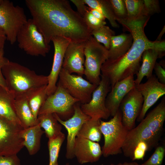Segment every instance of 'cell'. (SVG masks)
I'll return each mask as SVG.
<instances>
[{"instance_id":"7402d4cb","label":"cell","mask_w":165,"mask_h":165,"mask_svg":"<svg viewBox=\"0 0 165 165\" xmlns=\"http://www.w3.org/2000/svg\"><path fill=\"white\" fill-rule=\"evenodd\" d=\"M133 38L131 33H122L112 36L108 50V59L115 60L126 53L131 47Z\"/></svg>"},{"instance_id":"74e56055","label":"cell","mask_w":165,"mask_h":165,"mask_svg":"<svg viewBox=\"0 0 165 165\" xmlns=\"http://www.w3.org/2000/svg\"><path fill=\"white\" fill-rule=\"evenodd\" d=\"M154 69L156 76L159 81L161 83L165 84V65L163 61L159 62H156Z\"/></svg>"},{"instance_id":"5bb4252c","label":"cell","mask_w":165,"mask_h":165,"mask_svg":"<svg viewBox=\"0 0 165 165\" xmlns=\"http://www.w3.org/2000/svg\"><path fill=\"white\" fill-rule=\"evenodd\" d=\"M144 83L136 85V88L142 96L143 103L140 113L137 119L140 122L149 108L165 94V84L160 83L155 75Z\"/></svg>"},{"instance_id":"7bdbcfd3","label":"cell","mask_w":165,"mask_h":165,"mask_svg":"<svg viewBox=\"0 0 165 165\" xmlns=\"http://www.w3.org/2000/svg\"><path fill=\"white\" fill-rule=\"evenodd\" d=\"M6 40H7V38L5 34L4 31L0 27V50L4 49Z\"/></svg>"},{"instance_id":"b9f144b4","label":"cell","mask_w":165,"mask_h":165,"mask_svg":"<svg viewBox=\"0 0 165 165\" xmlns=\"http://www.w3.org/2000/svg\"><path fill=\"white\" fill-rule=\"evenodd\" d=\"M88 10L96 18L105 21L106 18L99 11L95 9H92L88 7Z\"/></svg>"},{"instance_id":"ba28073f","label":"cell","mask_w":165,"mask_h":165,"mask_svg":"<svg viewBox=\"0 0 165 165\" xmlns=\"http://www.w3.org/2000/svg\"><path fill=\"white\" fill-rule=\"evenodd\" d=\"M79 101L70 95L59 82L54 93L48 96L38 115L55 113L62 120L71 118L74 113V105Z\"/></svg>"},{"instance_id":"8992f818","label":"cell","mask_w":165,"mask_h":165,"mask_svg":"<svg viewBox=\"0 0 165 165\" xmlns=\"http://www.w3.org/2000/svg\"><path fill=\"white\" fill-rule=\"evenodd\" d=\"M27 20L22 7L9 0H2L0 4V27L11 44L16 41L18 33Z\"/></svg>"},{"instance_id":"c3c4849f","label":"cell","mask_w":165,"mask_h":165,"mask_svg":"<svg viewBox=\"0 0 165 165\" xmlns=\"http://www.w3.org/2000/svg\"><path fill=\"white\" fill-rule=\"evenodd\" d=\"M66 165H70L68 163H67L66 164Z\"/></svg>"},{"instance_id":"ffe728a7","label":"cell","mask_w":165,"mask_h":165,"mask_svg":"<svg viewBox=\"0 0 165 165\" xmlns=\"http://www.w3.org/2000/svg\"><path fill=\"white\" fill-rule=\"evenodd\" d=\"M164 55L155 49H148L144 51L141 57L142 63L136 74L137 77L134 80L136 85L141 83L144 77L148 79L152 75L157 59L162 58Z\"/></svg>"},{"instance_id":"277c9868","label":"cell","mask_w":165,"mask_h":165,"mask_svg":"<svg viewBox=\"0 0 165 165\" xmlns=\"http://www.w3.org/2000/svg\"><path fill=\"white\" fill-rule=\"evenodd\" d=\"M112 117L108 121L100 120V129L104 138L101 150L105 157L122 152V148L129 131L123 124L119 109Z\"/></svg>"},{"instance_id":"1f68e13d","label":"cell","mask_w":165,"mask_h":165,"mask_svg":"<svg viewBox=\"0 0 165 165\" xmlns=\"http://www.w3.org/2000/svg\"><path fill=\"white\" fill-rule=\"evenodd\" d=\"M115 34L114 31L105 25L92 31L91 33V35L95 39L99 42L103 44L108 50L109 48L111 38Z\"/></svg>"},{"instance_id":"cb8c5ba5","label":"cell","mask_w":165,"mask_h":165,"mask_svg":"<svg viewBox=\"0 0 165 165\" xmlns=\"http://www.w3.org/2000/svg\"><path fill=\"white\" fill-rule=\"evenodd\" d=\"M39 123L26 129H23L20 133L25 146L31 155L36 154L40 148L41 140L44 131L42 130Z\"/></svg>"},{"instance_id":"4316f807","label":"cell","mask_w":165,"mask_h":165,"mask_svg":"<svg viewBox=\"0 0 165 165\" xmlns=\"http://www.w3.org/2000/svg\"><path fill=\"white\" fill-rule=\"evenodd\" d=\"M37 118L40 127L44 129L46 136L49 139L57 136L62 133L61 125L53 113L39 115Z\"/></svg>"},{"instance_id":"83f0119b","label":"cell","mask_w":165,"mask_h":165,"mask_svg":"<svg viewBox=\"0 0 165 165\" xmlns=\"http://www.w3.org/2000/svg\"><path fill=\"white\" fill-rule=\"evenodd\" d=\"M100 120L90 118L87 120L82 125L76 137L99 142L102 135L100 129Z\"/></svg>"},{"instance_id":"f1b7e54d","label":"cell","mask_w":165,"mask_h":165,"mask_svg":"<svg viewBox=\"0 0 165 165\" xmlns=\"http://www.w3.org/2000/svg\"><path fill=\"white\" fill-rule=\"evenodd\" d=\"M89 7L97 9L101 12L109 21L111 26L119 28L116 18L108 0H84Z\"/></svg>"},{"instance_id":"7dc6e473","label":"cell","mask_w":165,"mask_h":165,"mask_svg":"<svg viewBox=\"0 0 165 165\" xmlns=\"http://www.w3.org/2000/svg\"><path fill=\"white\" fill-rule=\"evenodd\" d=\"M3 0H0V4L2 3Z\"/></svg>"},{"instance_id":"f6af8a7d","label":"cell","mask_w":165,"mask_h":165,"mask_svg":"<svg viewBox=\"0 0 165 165\" xmlns=\"http://www.w3.org/2000/svg\"><path fill=\"white\" fill-rule=\"evenodd\" d=\"M110 165H135V162H124L123 163H119L116 164L112 163Z\"/></svg>"},{"instance_id":"484cf974","label":"cell","mask_w":165,"mask_h":165,"mask_svg":"<svg viewBox=\"0 0 165 165\" xmlns=\"http://www.w3.org/2000/svg\"><path fill=\"white\" fill-rule=\"evenodd\" d=\"M47 85L33 90L25 95L28 102L33 115L36 119L39 110L46 100Z\"/></svg>"},{"instance_id":"e575fe53","label":"cell","mask_w":165,"mask_h":165,"mask_svg":"<svg viewBox=\"0 0 165 165\" xmlns=\"http://www.w3.org/2000/svg\"><path fill=\"white\" fill-rule=\"evenodd\" d=\"M143 15L149 17L160 12L159 1L158 0H143Z\"/></svg>"},{"instance_id":"836d02e7","label":"cell","mask_w":165,"mask_h":165,"mask_svg":"<svg viewBox=\"0 0 165 165\" xmlns=\"http://www.w3.org/2000/svg\"><path fill=\"white\" fill-rule=\"evenodd\" d=\"M165 149L163 146L157 147L150 158L141 165H161L164 159Z\"/></svg>"},{"instance_id":"4dcf8cb0","label":"cell","mask_w":165,"mask_h":165,"mask_svg":"<svg viewBox=\"0 0 165 165\" xmlns=\"http://www.w3.org/2000/svg\"><path fill=\"white\" fill-rule=\"evenodd\" d=\"M124 1L127 13V20H134L145 16L143 13V0H124Z\"/></svg>"},{"instance_id":"9a60e30c","label":"cell","mask_w":165,"mask_h":165,"mask_svg":"<svg viewBox=\"0 0 165 165\" xmlns=\"http://www.w3.org/2000/svg\"><path fill=\"white\" fill-rule=\"evenodd\" d=\"M144 100L142 95L135 87L124 97L119 107L123 125L130 130L135 127V121L139 115Z\"/></svg>"},{"instance_id":"d4e9b609","label":"cell","mask_w":165,"mask_h":165,"mask_svg":"<svg viewBox=\"0 0 165 165\" xmlns=\"http://www.w3.org/2000/svg\"><path fill=\"white\" fill-rule=\"evenodd\" d=\"M14 106L16 113L21 126L26 129L38 123L33 115L25 95L15 98Z\"/></svg>"},{"instance_id":"e0dca14e","label":"cell","mask_w":165,"mask_h":165,"mask_svg":"<svg viewBox=\"0 0 165 165\" xmlns=\"http://www.w3.org/2000/svg\"><path fill=\"white\" fill-rule=\"evenodd\" d=\"M86 42H70L66 49L62 68L70 74L75 73L82 76L84 75Z\"/></svg>"},{"instance_id":"603a6c76","label":"cell","mask_w":165,"mask_h":165,"mask_svg":"<svg viewBox=\"0 0 165 165\" xmlns=\"http://www.w3.org/2000/svg\"><path fill=\"white\" fill-rule=\"evenodd\" d=\"M165 120V97L143 120L155 134L161 137Z\"/></svg>"},{"instance_id":"9c48e42d","label":"cell","mask_w":165,"mask_h":165,"mask_svg":"<svg viewBox=\"0 0 165 165\" xmlns=\"http://www.w3.org/2000/svg\"><path fill=\"white\" fill-rule=\"evenodd\" d=\"M101 75L100 82L93 91L90 100L81 104L80 108L91 118L107 119L110 114L106 106L105 100L111 87L108 79L102 74Z\"/></svg>"},{"instance_id":"d590c367","label":"cell","mask_w":165,"mask_h":165,"mask_svg":"<svg viewBox=\"0 0 165 165\" xmlns=\"http://www.w3.org/2000/svg\"><path fill=\"white\" fill-rule=\"evenodd\" d=\"M82 17L86 24L91 31L97 30L106 24L105 21L100 20L95 17L89 10L88 7L87 10Z\"/></svg>"},{"instance_id":"52a82bcc","label":"cell","mask_w":165,"mask_h":165,"mask_svg":"<svg viewBox=\"0 0 165 165\" xmlns=\"http://www.w3.org/2000/svg\"><path fill=\"white\" fill-rule=\"evenodd\" d=\"M16 41L19 48L31 56L45 57L50 49L31 18L28 19L20 30Z\"/></svg>"},{"instance_id":"f35d334b","label":"cell","mask_w":165,"mask_h":165,"mask_svg":"<svg viewBox=\"0 0 165 165\" xmlns=\"http://www.w3.org/2000/svg\"><path fill=\"white\" fill-rule=\"evenodd\" d=\"M20 165V160L17 154L0 156V165Z\"/></svg>"},{"instance_id":"44dd1931","label":"cell","mask_w":165,"mask_h":165,"mask_svg":"<svg viewBox=\"0 0 165 165\" xmlns=\"http://www.w3.org/2000/svg\"><path fill=\"white\" fill-rule=\"evenodd\" d=\"M15 101L14 95L0 86V117L21 125L16 113Z\"/></svg>"},{"instance_id":"3957f363","label":"cell","mask_w":165,"mask_h":165,"mask_svg":"<svg viewBox=\"0 0 165 165\" xmlns=\"http://www.w3.org/2000/svg\"><path fill=\"white\" fill-rule=\"evenodd\" d=\"M2 72L7 89L15 98L25 96L31 90L48 84L47 76L38 75L34 71L9 60L3 67Z\"/></svg>"},{"instance_id":"bcb514c9","label":"cell","mask_w":165,"mask_h":165,"mask_svg":"<svg viewBox=\"0 0 165 165\" xmlns=\"http://www.w3.org/2000/svg\"><path fill=\"white\" fill-rule=\"evenodd\" d=\"M135 165H141V164H139L138 163L136 162H135Z\"/></svg>"},{"instance_id":"f546056e","label":"cell","mask_w":165,"mask_h":165,"mask_svg":"<svg viewBox=\"0 0 165 165\" xmlns=\"http://www.w3.org/2000/svg\"><path fill=\"white\" fill-rule=\"evenodd\" d=\"M65 138V134L62 132L57 136L49 139L48 142L49 154V165H58L59 153Z\"/></svg>"},{"instance_id":"ee69618b","label":"cell","mask_w":165,"mask_h":165,"mask_svg":"<svg viewBox=\"0 0 165 165\" xmlns=\"http://www.w3.org/2000/svg\"><path fill=\"white\" fill-rule=\"evenodd\" d=\"M165 32V25L163 26V28L162 29L161 31L160 32L159 35L157 37V38L155 40L156 41H160L161 40L162 37L164 34Z\"/></svg>"},{"instance_id":"6da1fadb","label":"cell","mask_w":165,"mask_h":165,"mask_svg":"<svg viewBox=\"0 0 165 165\" xmlns=\"http://www.w3.org/2000/svg\"><path fill=\"white\" fill-rule=\"evenodd\" d=\"M25 3L47 44L56 36L82 42L92 35L83 17L72 9L68 0H26Z\"/></svg>"},{"instance_id":"8fae6325","label":"cell","mask_w":165,"mask_h":165,"mask_svg":"<svg viewBox=\"0 0 165 165\" xmlns=\"http://www.w3.org/2000/svg\"><path fill=\"white\" fill-rule=\"evenodd\" d=\"M20 124L0 117V156L17 154L24 147Z\"/></svg>"},{"instance_id":"60d3db41","label":"cell","mask_w":165,"mask_h":165,"mask_svg":"<svg viewBox=\"0 0 165 165\" xmlns=\"http://www.w3.org/2000/svg\"><path fill=\"white\" fill-rule=\"evenodd\" d=\"M70 1L76 6L77 12L83 17L88 7L86 5L84 0H71Z\"/></svg>"},{"instance_id":"4fadbf2b","label":"cell","mask_w":165,"mask_h":165,"mask_svg":"<svg viewBox=\"0 0 165 165\" xmlns=\"http://www.w3.org/2000/svg\"><path fill=\"white\" fill-rule=\"evenodd\" d=\"M79 103L74 105V114L67 120H63L56 114L53 113L58 121L65 127L67 131L65 156L68 159L75 157L74 146L75 138L82 125L91 118L82 112Z\"/></svg>"},{"instance_id":"7a4b0ae2","label":"cell","mask_w":165,"mask_h":165,"mask_svg":"<svg viewBox=\"0 0 165 165\" xmlns=\"http://www.w3.org/2000/svg\"><path fill=\"white\" fill-rule=\"evenodd\" d=\"M150 17L144 16L120 23L131 34L133 42L124 54L115 60L108 59L101 67L102 75L108 79L111 87L116 82L137 74L141 65L142 54L145 50L155 49L165 54V41H151L145 34L144 28Z\"/></svg>"},{"instance_id":"ac0fdd59","label":"cell","mask_w":165,"mask_h":165,"mask_svg":"<svg viewBox=\"0 0 165 165\" xmlns=\"http://www.w3.org/2000/svg\"><path fill=\"white\" fill-rule=\"evenodd\" d=\"M135 87L134 75H131L116 82L111 87L105 100V105L110 116L113 117L116 114L123 99Z\"/></svg>"},{"instance_id":"8d00e7d4","label":"cell","mask_w":165,"mask_h":165,"mask_svg":"<svg viewBox=\"0 0 165 165\" xmlns=\"http://www.w3.org/2000/svg\"><path fill=\"white\" fill-rule=\"evenodd\" d=\"M148 150L147 144L144 141L139 142L134 148L132 160H143L146 152Z\"/></svg>"},{"instance_id":"30bf717a","label":"cell","mask_w":165,"mask_h":165,"mask_svg":"<svg viewBox=\"0 0 165 165\" xmlns=\"http://www.w3.org/2000/svg\"><path fill=\"white\" fill-rule=\"evenodd\" d=\"M58 82L72 97L82 104L89 102L92 94L97 86L82 76L72 74L62 68L59 75Z\"/></svg>"},{"instance_id":"2e32d148","label":"cell","mask_w":165,"mask_h":165,"mask_svg":"<svg viewBox=\"0 0 165 165\" xmlns=\"http://www.w3.org/2000/svg\"><path fill=\"white\" fill-rule=\"evenodd\" d=\"M51 41L53 44L54 51L51 70L47 76L48 84L46 91L48 96L54 93L56 89L57 83L62 68L65 52L71 42L69 39L61 36L54 37Z\"/></svg>"},{"instance_id":"ab89813d","label":"cell","mask_w":165,"mask_h":165,"mask_svg":"<svg viewBox=\"0 0 165 165\" xmlns=\"http://www.w3.org/2000/svg\"><path fill=\"white\" fill-rule=\"evenodd\" d=\"M4 53V49L0 50V86L7 88L5 80L2 73V69L9 60L5 57Z\"/></svg>"},{"instance_id":"7c38bea8","label":"cell","mask_w":165,"mask_h":165,"mask_svg":"<svg viewBox=\"0 0 165 165\" xmlns=\"http://www.w3.org/2000/svg\"><path fill=\"white\" fill-rule=\"evenodd\" d=\"M160 138L154 134L142 120L136 127L129 131L122 148V151L125 156L132 160L134 148L139 142H145L149 150L157 145Z\"/></svg>"},{"instance_id":"d6986e66","label":"cell","mask_w":165,"mask_h":165,"mask_svg":"<svg viewBox=\"0 0 165 165\" xmlns=\"http://www.w3.org/2000/svg\"><path fill=\"white\" fill-rule=\"evenodd\" d=\"M74 155L81 164L97 161L102 155L101 147L97 142L76 137L74 146Z\"/></svg>"},{"instance_id":"5b68a950","label":"cell","mask_w":165,"mask_h":165,"mask_svg":"<svg viewBox=\"0 0 165 165\" xmlns=\"http://www.w3.org/2000/svg\"><path fill=\"white\" fill-rule=\"evenodd\" d=\"M84 53V75L90 82L97 86L101 67L108 59V50L91 35L85 42Z\"/></svg>"},{"instance_id":"d6a6232c","label":"cell","mask_w":165,"mask_h":165,"mask_svg":"<svg viewBox=\"0 0 165 165\" xmlns=\"http://www.w3.org/2000/svg\"><path fill=\"white\" fill-rule=\"evenodd\" d=\"M112 11L119 23L126 20L127 11L124 0H108Z\"/></svg>"}]
</instances>
